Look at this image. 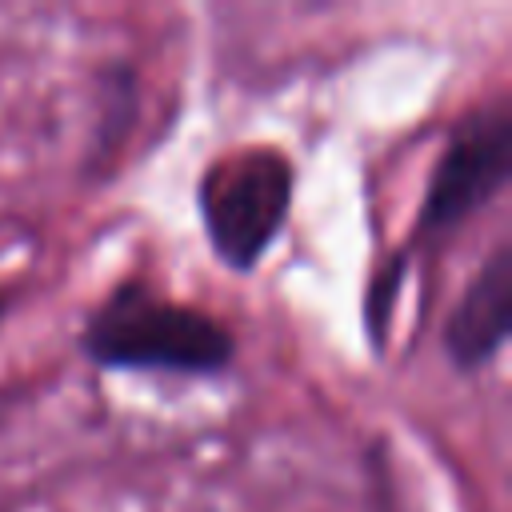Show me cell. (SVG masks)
<instances>
[{
  "instance_id": "cell-1",
  "label": "cell",
  "mask_w": 512,
  "mask_h": 512,
  "mask_svg": "<svg viewBox=\"0 0 512 512\" xmlns=\"http://www.w3.org/2000/svg\"><path fill=\"white\" fill-rule=\"evenodd\" d=\"M84 348L100 364L164 372H216L232 360V336L208 312L156 300L136 284L92 316Z\"/></svg>"
},
{
  "instance_id": "cell-2",
  "label": "cell",
  "mask_w": 512,
  "mask_h": 512,
  "mask_svg": "<svg viewBox=\"0 0 512 512\" xmlns=\"http://www.w3.org/2000/svg\"><path fill=\"white\" fill-rule=\"evenodd\" d=\"M292 204V164L272 148H252L208 168L200 184V212L216 256L248 268L276 240Z\"/></svg>"
},
{
  "instance_id": "cell-3",
  "label": "cell",
  "mask_w": 512,
  "mask_h": 512,
  "mask_svg": "<svg viewBox=\"0 0 512 512\" xmlns=\"http://www.w3.org/2000/svg\"><path fill=\"white\" fill-rule=\"evenodd\" d=\"M512 164V124L504 112H492L476 124H468L448 152L440 156L428 196H424V212L420 224L428 232H444L456 228L468 212H476L508 176Z\"/></svg>"
},
{
  "instance_id": "cell-4",
  "label": "cell",
  "mask_w": 512,
  "mask_h": 512,
  "mask_svg": "<svg viewBox=\"0 0 512 512\" xmlns=\"http://www.w3.org/2000/svg\"><path fill=\"white\" fill-rule=\"evenodd\" d=\"M508 296H512V256L508 248H496V256L480 268L464 300L456 304L448 328H444V348L460 368H476L492 360V352L508 336Z\"/></svg>"
}]
</instances>
